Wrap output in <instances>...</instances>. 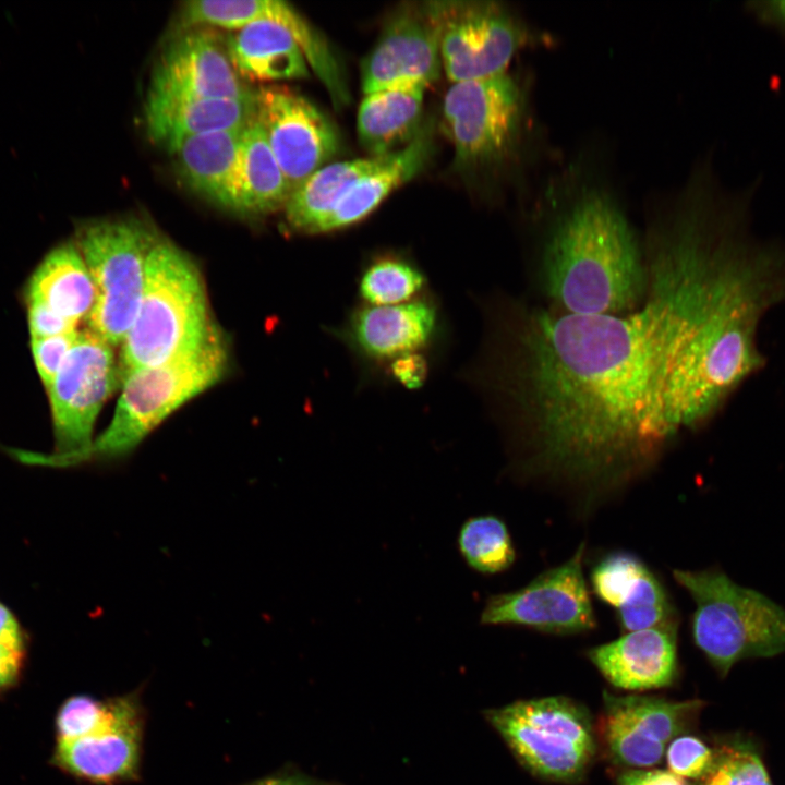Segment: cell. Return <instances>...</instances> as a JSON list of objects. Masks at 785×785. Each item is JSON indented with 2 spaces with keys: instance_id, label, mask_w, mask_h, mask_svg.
I'll return each instance as SVG.
<instances>
[{
  "instance_id": "cell-1",
  "label": "cell",
  "mask_w": 785,
  "mask_h": 785,
  "mask_svg": "<svg viewBox=\"0 0 785 785\" xmlns=\"http://www.w3.org/2000/svg\"><path fill=\"white\" fill-rule=\"evenodd\" d=\"M478 385L526 474L588 498L644 474L675 438L665 391L691 339L663 294L624 315H576L523 298L486 305Z\"/></svg>"
},
{
  "instance_id": "cell-2",
  "label": "cell",
  "mask_w": 785,
  "mask_h": 785,
  "mask_svg": "<svg viewBox=\"0 0 785 785\" xmlns=\"http://www.w3.org/2000/svg\"><path fill=\"white\" fill-rule=\"evenodd\" d=\"M541 304L576 315H624L645 298L643 246L618 204L583 191L552 221L532 270Z\"/></svg>"
},
{
  "instance_id": "cell-3",
  "label": "cell",
  "mask_w": 785,
  "mask_h": 785,
  "mask_svg": "<svg viewBox=\"0 0 785 785\" xmlns=\"http://www.w3.org/2000/svg\"><path fill=\"white\" fill-rule=\"evenodd\" d=\"M783 301L771 283L749 281L709 316L680 354L665 391L673 434L711 420L729 396L765 363L756 335L765 311Z\"/></svg>"
},
{
  "instance_id": "cell-4",
  "label": "cell",
  "mask_w": 785,
  "mask_h": 785,
  "mask_svg": "<svg viewBox=\"0 0 785 785\" xmlns=\"http://www.w3.org/2000/svg\"><path fill=\"white\" fill-rule=\"evenodd\" d=\"M216 330L200 269L181 249L159 239L146 262L136 316L121 343V382L136 370L197 350Z\"/></svg>"
},
{
  "instance_id": "cell-5",
  "label": "cell",
  "mask_w": 785,
  "mask_h": 785,
  "mask_svg": "<svg viewBox=\"0 0 785 785\" xmlns=\"http://www.w3.org/2000/svg\"><path fill=\"white\" fill-rule=\"evenodd\" d=\"M227 365L226 341L217 329L197 350L128 374L107 428L86 450L60 467L129 455L171 413L219 382Z\"/></svg>"
},
{
  "instance_id": "cell-6",
  "label": "cell",
  "mask_w": 785,
  "mask_h": 785,
  "mask_svg": "<svg viewBox=\"0 0 785 785\" xmlns=\"http://www.w3.org/2000/svg\"><path fill=\"white\" fill-rule=\"evenodd\" d=\"M675 581L692 597L691 632L710 663L726 675L747 657L785 652V609L762 593L738 585L724 572L674 569Z\"/></svg>"
},
{
  "instance_id": "cell-7",
  "label": "cell",
  "mask_w": 785,
  "mask_h": 785,
  "mask_svg": "<svg viewBox=\"0 0 785 785\" xmlns=\"http://www.w3.org/2000/svg\"><path fill=\"white\" fill-rule=\"evenodd\" d=\"M158 241L148 225L134 218L90 220L76 228L74 242L96 290L88 329L112 347L123 342L133 324L146 262Z\"/></svg>"
},
{
  "instance_id": "cell-8",
  "label": "cell",
  "mask_w": 785,
  "mask_h": 785,
  "mask_svg": "<svg viewBox=\"0 0 785 785\" xmlns=\"http://www.w3.org/2000/svg\"><path fill=\"white\" fill-rule=\"evenodd\" d=\"M121 384L119 361L112 346L89 329L78 331L76 340L51 384L49 399L56 451L38 454L9 448L20 462L58 467L86 450L102 406Z\"/></svg>"
},
{
  "instance_id": "cell-9",
  "label": "cell",
  "mask_w": 785,
  "mask_h": 785,
  "mask_svg": "<svg viewBox=\"0 0 785 785\" xmlns=\"http://www.w3.org/2000/svg\"><path fill=\"white\" fill-rule=\"evenodd\" d=\"M488 720L520 762L541 777L575 782L595 754L589 715L568 698L520 700L491 711Z\"/></svg>"
},
{
  "instance_id": "cell-10",
  "label": "cell",
  "mask_w": 785,
  "mask_h": 785,
  "mask_svg": "<svg viewBox=\"0 0 785 785\" xmlns=\"http://www.w3.org/2000/svg\"><path fill=\"white\" fill-rule=\"evenodd\" d=\"M526 95L507 72L451 83L443 101V118L461 168L495 166L520 143L526 121Z\"/></svg>"
},
{
  "instance_id": "cell-11",
  "label": "cell",
  "mask_w": 785,
  "mask_h": 785,
  "mask_svg": "<svg viewBox=\"0 0 785 785\" xmlns=\"http://www.w3.org/2000/svg\"><path fill=\"white\" fill-rule=\"evenodd\" d=\"M442 67L451 83L481 80L506 72L527 44V26L495 1H427Z\"/></svg>"
},
{
  "instance_id": "cell-12",
  "label": "cell",
  "mask_w": 785,
  "mask_h": 785,
  "mask_svg": "<svg viewBox=\"0 0 785 785\" xmlns=\"http://www.w3.org/2000/svg\"><path fill=\"white\" fill-rule=\"evenodd\" d=\"M585 544L564 564L547 569L524 587L490 595L480 621L488 626H520L553 635L593 630L596 617L583 576Z\"/></svg>"
},
{
  "instance_id": "cell-13",
  "label": "cell",
  "mask_w": 785,
  "mask_h": 785,
  "mask_svg": "<svg viewBox=\"0 0 785 785\" xmlns=\"http://www.w3.org/2000/svg\"><path fill=\"white\" fill-rule=\"evenodd\" d=\"M255 119L291 193L325 166L339 148L330 120L297 92L278 85L255 92Z\"/></svg>"
},
{
  "instance_id": "cell-14",
  "label": "cell",
  "mask_w": 785,
  "mask_h": 785,
  "mask_svg": "<svg viewBox=\"0 0 785 785\" xmlns=\"http://www.w3.org/2000/svg\"><path fill=\"white\" fill-rule=\"evenodd\" d=\"M701 703L604 693L602 735L612 759L630 769L661 763L667 746L691 724Z\"/></svg>"
},
{
  "instance_id": "cell-15",
  "label": "cell",
  "mask_w": 785,
  "mask_h": 785,
  "mask_svg": "<svg viewBox=\"0 0 785 785\" xmlns=\"http://www.w3.org/2000/svg\"><path fill=\"white\" fill-rule=\"evenodd\" d=\"M443 70L438 35L422 4L399 9L361 67L364 94L398 85L428 87Z\"/></svg>"
},
{
  "instance_id": "cell-16",
  "label": "cell",
  "mask_w": 785,
  "mask_h": 785,
  "mask_svg": "<svg viewBox=\"0 0 785 785\" xmlns=\"http://www.w3.org/2000/svg\"><path fill=\"white\" fill-rule=\"evenodd\" d=\"M149 88L216 99H247L255 93L234 69L226 40L204 26L188 28L167 46Z\"/></svg>"
},
{
  "instance_id": "cell-17",
  "label": "cell",
  "mask_w": 785,
  "mask_h": 785,
  "mask_svg": "<svg viewBox=\"0 0 785 785\" xmlns=\"http://www.w3.org/2000/svg\"><path fill=\"white\" fill-rule=\"evenodd\" d=\"M678 626L624 633L588 651L592 664L614 687L631 691L672 685L678 671Z\"/></svg>"
},
{
  "instance_id": "cell-18",
  "label": "cell",
  "mask_w": 785,
  "mask_h": 785,
  "mask_svg": "<svg viewBox=\"0 0 785 785\" xmlns=\"http://www.w3.org/2000/svg\"><path fill=\"white\" fill-rule=\"evenodd\" d=\"M144 118L150 140L170 150L196 135L244 128L255 118V93L247 99H216L149 88Z\"/></svg>"
},
{
  "instance_id": "cell-19",
  "label": "cell",
  "mask_w": 785,
  "mask_h": 785,
  "mask_svg": "<svg viewBox=\"0 0 785 785\" xmlns=\"http://www.w3.org/2000/svg\"><path fill=\"white\" fill-rule=\"evenodd\" d=\"M137 709L122 698L113 724L94 735L58 741L53 762L68 773L95 783H112L134 775L140 759Z\"/></svg>"
},
{
  "instance_id": "cell-20",
  "label": "cell",
  "mask_w": 785,
  "mask_h": 785,
  "mask_svg": "<svg viewBox=\"0 0 785 785\" xmlns=\"http://www.w3.org/2000/svg\"><path fill=\"white\" fill-rule=\"evenodd\" d=\"M435 327L434 306L425 301H411L357 310L350 318L347 335L365 357L394 360L424 347Z\"/></svg>"
},
{
  "instance_id": "cell-21",
  "label": "cell",
  "mask_w": 785,
  "mask_h": 785,
  "mask_svg": "<svg viewBox=\"0 0 785 785\" xmlns=\"http://www.w3.org/2000/svg\"><path fill=\"white\" fill-rule=\"evenodd\" d=\"M433 150V130L424 123L404 147L383 157L361 176L321 226L318 233L351 226L370 215L394 190L418 174Z\"/></svg>"
},
{
  "instance_id": "cell-22",
  "label": "cell",
  "mask_w": 785,
  "mask_h": 785,
  "mask_svg": "<svg viewBox=\"0 0 785 785\" xmlns=\"http://www.w3.org/2000/svg\"><path fill=\"white\" fill-rule=\"evenodd\" d=\"M226 46L242 78L270 82L309 76V64L297 40L275 21L259 20L231 32Z\"/></svg>"
},
{
  "instance_id": "cell-23",
  "label": "cell",
  "mask_w": 785,
  "mask_h": 785,
  "mask_svg": "<svg viewBox=\"0 0 785 785\" xmlns=\"http://www.w3.org/2000/svg\"><path fill=\"white\" fill-rule=\"evenodd\" d=\"M241 129L205 133L186 138L169 152L185 182L196 192L235 209Z\"/></svg>"
},
{
  "instance_id": "cell-24",
  "label": "cell",
  "mask_w": 785,
  "mask_h": 785,
  "mask_svg": "<svg viewBox=\"0 0 785 785\" xmlns=\"http://www.w3.org/2000/svg\"><path fill=\"white\" fill-rule=\"evenodd\" d=\"M25 299L76 326L87 319L96 290L74 240L58 244L44 256L26 285Z\"/></svg>"
},
{
  "instance_id": "cell-25",
  "label": "cell",
  "mask_w": 785,
  "mask_h": 785,
  "mask_svg": "<svg viewBox=\"0 0 785 785\" xmlns=\"http://www.w3.org/2000/svg\"><path fill=\"white\" fill-rule=\"evenodd\" d=\"M426 87L398 85L364 94L358 110V135L371 157L389 155L409 144L422 125Z\"/></svg>"
},
{
  "instance_id": "cell-26",
  "label": "cell",
  "mask_w": 785,
  "mask_h": 785,
  "mask_svg": "<svg viewBox=\"0 0 785 785\" xmlns=\"http://www.w3.org/2000/svg\"><path fill=\"white\" fill-rule=\"evenodd\" d=\"M290 186L254 118L241 134L235 212L262 215L285 207Z\"/></svg>"
},
{
  "instance_id": "cell-27",
  "label": "cell",
  "mask_w": 785,
  "mask_h": 785,
  "mask_svg": "<svg viewBox=\"0 0 785 785\" xmlns=\"http://www.w3.org/2000/svg\"><path fill=\"white\" fill-rule=\"evenodd\" d=\"M379 157L325 165L313 172L289 196L283 209L289 226L304 233H318L351 185L372 169Z\"/></svg>"
},
{
  "instance_id": "cell-28",
  "label": "cell",
  "mask_w": 785,
  "mask_h": 785,
  "mask_svg": "<svg viewBox=\"0 0 785 785\" xmlns=\"http://www.w3.org/2000/svg\"><path fill=\"white\" fill-rule=\"evenodd\" d=\"M247 23L270 20L283 25L300 46L309 67L328 90L336 107L349 104V87L333 50L325 38L295 9L280 0H246Z\"/></svg>"
},
{
  "instance_id": "cell-29",
  "label": "cell",
  "mask_w": 785,
  "mask_h": 785,
  "mask_svg": "<svg viewBox=\"0 0 785 785\" xmlns=\"http://www.w3.org/2000/svg\"><path fill=\"white\" fill-rule=\"evenodd\" d=\"M458 551L466 564L476 572L495 575L511 567L516 550L503 519L495 515L468 518L457 536Z\"/></svg>"
},
{
  "instance_id": "cell-30",
  "label": "cell",
  "mask_w": 785,
  "mask_h": 785,
  "mask_svg": "<svg viewBox=\"0 0 785 785\" xmlns=\"http://www.w3.org/2000/svg\"><path fill=\"white\" fill-rule=\"evenodd\" d=\"M615 609L625 633L679 624L667 590L648 566L626 587Z\"/></svg>"
},
{
  "instance_id": "cell-31",
  "label": "cell",
  "mask_w": 785,
  "mask_h": 785,
  "mask_svg": "<svg viewBox=\"0 0 785 785\" xmlns=\"http://www.w3.org/2000/svg\"><path fill=\"white\" fill-rule=\"evenodd\" d=\"M424 285L422 273L410 263L392 257L370 264L360 277L361 297L372 305L409 302Z\"/></svg>"
},
{
  "instance_id": "cell-32",
  "label": "cell",
  "mask_w": 785,
  "mask_h": 785,
  "mask_svg": "<svg viewBox=\"0 0 785 785\" xmlns=\"http://www.w3.org/2000/svg\"><path fill=\"white\" fill-rule=\"evenodd\" d=\"M122 698L101 702L88 696H74L63 702L56 717L58 741L80 739L110 727Z\"/></svg>"
},
{
  "instance_id": "cell-33",
  "label": "cell",
  "mask_w": 785,
  "mask_h": 785,
  "mask_svg": "<svg viewBox=\"0 0 785 785\" xmlns=\"http://www.w3.org/2000/svg\"><path fill=\"white\" fill-rule=\"evenodd\" d=\"M699 785H773L756 751L732 746L715 756L710 771Z\"/></svg>"
},
{
  "instance_id": "cell-34",
  "label": "cell",
  "mask_w": 785,
  "mask_h": 785,
  "mask_svg": "<svg viewBox=\"0 0 785 785\" xmlns=\"http://www.w3.org/2000/svg\"><path fill=\"white\" fill-rule=\"evenodd\" d=\"M647 564L636 555L617 551L600 559L591 571L594 594L605 604L616 608L626 587L641 572Z\"/></svg>"
},
{
  "instance_id": "cell-35",
  "label": "cell",
  "mask_w": 785,
  "mask_h": 785,
  "mask_svg": "<svg viewBox=\"0 0 785 785\" xmlns=\"http://www.w3.org/2000/svg\"><path fill=\"white\" fill-rule=\"evenodd\" d=\"M668 771L681 778L701 780L712 768L715 754L699 738L678 736L666 749Z\"/></svg>"
},
{
  "instance_id": "cell-36",
  "label": "cell",
  "mask_w": 785,
  "mask_h": 785,
  "mask_svg": "<svg viewBox=\"0 0 785 785\" xmlns=\"http://www.w3.org/2000/svg\"><path fill=\"white\" fill-rule=\"evenodd\" d=\"M78 330L56 336L41 338H31V351L36 367V372L47 388L64 359L72 349Z\"/></svg>"
},
{
  "instance_id": "cell-37",
  "label": "cell",
  "mask_w": 785,
  "mask_h": 785,
  "mask_svg": "<svg viewBox=\"0 0 785 785\" xmlns=\"http://www.w3.org/2000/svg\"><path fill=\"white\" fill-rule=\"evenodd\" d=\"M31 338H41L76 331V325L37 303H26Z\"/></svg>"
},
{
  "instance_id": "cell-38",
  "label": "cell",
  "mask_w": 785,
  "mask_h": 785,
  "mask_svg": "<svg viewBox=\"0 0 785 785\" xmlns=\"http://www.w3.org/2000/svg\"><path fill=\"white\" fill-rule=\"evenodd\" d=\"M391 373L406 387L418 388L426 378L427 363L416 352L407 353L392 360Z\"/></svg>"
},
{
  "instance_id": "cell-39",
  "label": "cell",
  "mask_w": 785,
  "mask_h": 785,
  "mask_svg": "<svg viewBox=\"0 0 785 785\" xmlns=\"http://www.w3.org/2000/svg\"><path fill=\"white\" fill-rule=\"evenodd\" d=\"M25 647L0 641V692L13 687L21 674Z\"/></svg>"
},
{
  "instance_id": "cell-40",
  "label": "cell",
  "mask_w": 785,
  "mask_h": 785,
  "mask_svg": "<svg viewBox=\"0 0 785 785\" xmlns=\"http://www.w3.org/2000/svg\"><path fill=\"white\" fill-rule=\"evenodd\" d=\"M617 785H688L668 770L629 769L618 775Z\"/></svg>"
},
{
  "instance_id": "cell-41",
  "label": "cell",
  "mask_w": 785,
  "mask_h": 785,
  "mask_svg": "<svg viewBox=\"0 0 785 785\" xmlns=\"http://www.w3.org/2000/svg\"><path fill=\"white\" fill-rule=\"evenodd\" d=\"M748 7L760 21L785 33V0L752 1Z\"/></svg>"
},
{
  "instance_id": "cell-42",
  "label": "cell",
  "mask_w": 785,
  "mask_h": 785,
  "mask_svg": "<svg viewBox=\"0 0 785 785\" xmlns=\"http://www.w3.org/2000/svg\"><path fill=\"white\" fill-rule=\"evenodd\" d=\"M0 641L25 647L19 623L13 614L2 604H0Z\"/></svg>"
},
{
  "instance_id": "cell-43",
  "label": "cell",
  "mask_w": 785,
  "mask_h": 785,
  "mask_svg": "<svg viewBox=\"0 0 785 785\" xmlns=\"http://www.w3.org/2000/svg\"><path fill=\"white\" fill-rule=\"evenodd\" d=\"M253 785H319L315 784L305 778L288 776V777H273L259 781Z\"/></svg>"
}]
</instances>
